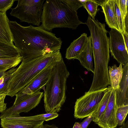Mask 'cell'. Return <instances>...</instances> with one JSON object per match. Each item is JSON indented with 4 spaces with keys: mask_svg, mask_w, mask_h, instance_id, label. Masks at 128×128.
<instances>
[{
    "mask_svg": "<svg viewBox=\"0 0 128 128\" xmlns=\"http://www.w3.org/2000/svg\"><path fill=\"white\" fill-rule=\"evenodd\" d=\"M123 73L119 88L116 90L117 106L128 105V63L123 66Z\"/></svg>",
    "mask_w": 128,
    "mask_h": 128,
    "instance_id": "12",
    "label": "cell"
},
{
    "mask_svg": "<svg viewBox=\"0 0 128 128\" xmlns=\"http://www.w3.org/2000/svg\"><path fill=\"white\" fill-rule=\"evenodd\" d=\"M44 0H18L16 6L12 9L10 15L25 22L38 26L41 17Z\"/></svg>",
    "mask_w": 128,
    "mask_h": 128,
    "instance_id": "5",
    "label": "cell"
},
{
    "mask_svg": "<svg viewBox=\"0 0 128 128\" xmlns=\"http://www.w3.org/2000/svg\"><path fill=\"white\" fill-rule=\"evenodd\" d=\"M63 3L76 12L80 8L83 6L85 0H61Z\"/></svg>",
    "mask_w": 128,
    "mask_h": 128,
    "instance_id": "26",
    "label": "cell"
},
{
    "mask_svg": "<svg viewBox=\"0 0 128 128\" xmlns=\"http://www.w3.org/2000/svg\"><path fill=\"white\" fill-rule=\"evenodd\" d=\"M16 0H0V12L6 13L11 8Z\"/></svg>",
    "mask_w": 128,
    "mask_h": 128,
    "instance_id": "27",
    "label": "cell"
},
{
    "mask_svg": "<svg viewBox=\"0 0 128 128\" xmlns=\"http://www.w3.org/2000/svg\"><path fill=\"white\" fill-rule=\"evenodd\" d=\"M77 14L61 0H46L43 4L41 26L48 31L58 28L76 30L85 24L79 19Z\"/></svg>",
    "mask_w": 128,
    "mask_h": 128,
    "instance_id": "4",
    "label": "cell"
},
{
    "mask_svg": "<svg viewBox=\"0 0 128 128\" xmlns=\"http://www.w3.org/2000/svg\"><path fill=\"white\" fill-rule=\"evenodd\" d=\"M110 88L109 86L98 90L86 92L75 102L74 117L82 119L91 116L96 110L104 96Z\"/></svg>",
    "mask_w": 128,
    "mask_h": 128,
    "instance_id": "6",
    "label": "cell"
},
{
    "mask_svg": "<svg viewBox=\"0 0 128 128\" xmlns=\"http://www.w3.org/2000/svg\"><path fill=\"white\" fill-rule=\"evenodd\" d=\"M17 68H12L5 72L0 78V95L7 94L10 80Z\"/></svg>",
    "mask_w": 128,
    "mask_h": 128,
    "instance_id": "20",
    "label": "cell"
},
{
    "mask_svg": "<svg viewBox=\"0 0 128 128\" xmlns=\"http://www.w3.org/2000/svg\"><path fill=\"white\" fill-rule=\"evenodd\" d=\"M42 127H40V128H42Z\"/></svg>",
    "mask_w": 128,
    "mask_h": 128,
    "instance_id": "36",
    "label": "cell"
},
{
    "mask_svg": "<svg viewBox=\"0 0 128 128\" xmlns=\"http://www.w3.org/2000/svg\"><path fill=\"white\" fill-rule=\"evenodd\" d=\"M122 34L124 44L126 48L128 50V32H125Z\"/></svg>",
    "mask_w": 128,
    "mask_h": 128,
    "instance_id": "30",
    "label": "cell"
},
{
    "mask_svg": "<svg viewBox=\"0 0 128 128\" xmlns=\"http://www.w3.org/2000/svg\"></svg>",
    "mask_w": 128,
    "mask_h": 128,
    "instance_id": "37",
    "label": "cell"
},
{
    "mask_svg": "<svg viewBox=\"0 0 128 128\" xmlns=\"http://www.w3.org/2000/svg\"><path fill=\"white\" fill-rule=\"evenodd\" d=\"M46 66L41 71L30 83L16 95L13 106L18 104L26 96L41 89H43L50 74L52 67L56 62Z\"/></svg>",
    "mask_w": 128,
    "mask_h": 128,
    "instance_id": "7",
    "label": "cell"
},
{
    "mask_svg": "<svg viewBox=\"0 0 128 128\" xmlns=\"http://www.w3.org/2000/svg\"><path fill=\"white\" fill-rule=\"evenodd\" d=\"M109 33L110 52L114 58L120 64L124 66L128 63V52L122 34L112 28Z\"/></svg>",
    "mask_w": 128,
    "mask_h": 128,
    "instance_id": "8",
    "label": "cell"
},
{
    "mask_svg": "<svg viewBox=\"0 0 128 128\" xmlns=\"http://www.w3.org/2000/svg\"><path fill=\"white\" fill-rule=\"evenodd\" d=\"M114 0H104L100 4L109 27L120 32L116 16Z\"/></svg>",
    "mask_w": 128,
    "mask_h": 128,
    "instance_id": "14",
    "label": "cell"
},
{
    "mask_svg": "<svg viewBox=\"0 0 128 128\" xmlns=\"http://www.w3.org/2000/svg\"><path fill=\"white\" fill-rule=\"evenodd\" d=\"M10 69V68H9L0 67V78L5 72Z\"/></svg>",
    "mask_w": 128,
    "mask_h": 128,
    "instance_id": "31",
    "label": "cell"
},
{
    "mask_svg": "<svg viewBox=\"0 0 128 128\" xmlns=\"http://www.w3.org/2000/svg\"><path fill=\"white\" fill-rule=\"evenodd\" d=\"M92 120V118L91 116H88L82 122H79L80 128H87Z\"/></svg>",
    "mask_w": 128,
    "mask_h": 128,
    "instance_id": "29",
    "label": "cell"
},
{
    "mask_svg": "<svg viewBox=\"0 0 128 128\" xmlns=\"http://www.w3.org/2000/svg\"><path fill=\"white\" fill-rule=\"evenodd\" d=\"M9 24L14 45L22 57V62L52 53L61 48V38L43 28L41 25L24 26L12 21Z\"/></svg>",
    "mask_w": 128,
    "mask_h": 128,
    "instance_id": "1",
    "label": "cell"
},
{
    "mask_svg": "<svg viewBox=\"0 0 128 128\" xmlns=\"http://www.w3.org/2000/svg\"><path fill=\"white\" fill-rule=\"evenodd\" d=\"M88 39L87 34L84 33L74 40L66 49L65 58L68 60L75 59L84 47Z\"/></svg>",
    "mask_w": 128,
    "mask_h": 128,
    "instance_id": "15",
    "label": "cell"
},
{
    "mask_svg": "<svg viewBox=\"0 0 128 128\" xmlns=\"http://www.w3.org/2000/svg\"><path fill=\"white\" fill-rule=\"evenodd\" d=\"M115 128H118L116 127ZM118 128H128V121H127L123 125Z\"/></svg>",
    "mask_w": 128,
    "mask_h": 128,
    "instance_id": "34",
    "label": "cell"
},
{
    "mask_svg": "<svg viewBox=\"0 0 128 128\" xmlns=\"http://www.w3.org/2000/svg\"><path fill=\"white\" fill-rule=\"evenodd\" d=\"M112 90V88L111 87L104 96L96 110L91 115L92 118V121L96 123L98 121L105 110Z\"/></svg>",
    "mask_w": 128,
    "mask_h": 128,
    "instance_id": "19",
    "label": "cell"
},
{
    "mask_svg": "<svg viewBox=\"0 0 128 128\" xmlns=\"http://www.w3.org/2000/svg\"><path fill=\"white\" fill-rule=\"evenodd\" d=\"M6 96V94L0 95V113L2 112L7 108V104L4 102Z\"/></svg>",
    "mask_w": 128,
    "mask_h": 128,
    "instance_id": "28",
    "label": "cell"
},
{
    "mask_svg": "<svg viewBox=\"0 0 128 128\" xmlns=\"http://www.w3.org/2000/svg\"><path fill=\"white\" fill-rule=\"evenodd\" d=\"M114 8L116 19L118 26L120 32L122 33L125 32L124 23L120 11L114 0Z\"/></svg>",
    "mask_w": 128,
    "mask_h": 128,
    "instance_id": "25",
    "label": "cell"
},
{
    "mask_svg": "<svg viewBox=\"0 0 128 128\" xmlns=\"http://www.w3.org/2000/svg\"><path fill=\"white\" fill-rule=\"evenodd\" d=\"M42 128H60L56 126L54 124L49 125L47 124L43 125Z\"/></svg>",
    "mask_w": 128,
    "mask_h": 128,
    "instance_id": "33",
    "label": "cell"
},
{
    "mask_svg": "<svg viewBox=\"0 0 128 128\" xmlns=\"http://www.w3.org/2000/svg\"><path fill=\"white\" fill-rule=\"evenodd\" d=\"M108 70L110 87L116 90L118 89L122 77L123 66L120 64L118 67L115 64L112 66H108Z\"/></svg>",
    "mask_w": 128,
    "mask_h": 128,
    "instance_id": "17",
    "label": "cell"
},
{
    "mask_svg": "<svg viewBox=\"0 0 128 128\" xmlns=\"http://www.w3.org/2000/svg\"><path fill=\"white\" fill-rule=\"evenodd\" d=\"M118 106L116 102V90L112 89L105 110L98 121L96 124L102 128H115L117 126L116 112Z\"/></svg>",
    "mask_w": 128,
    "mask_h": 128,
    "instance_id": "10",
    "label": "cell"
},
{
    "mask_svg": "<svg viewBox=\"0 0 128 128\" xmlns=\"http://www.w3.org/2000/svg\"><path fill=\"white\" fill-rule=\"evenodd\" d=\"M120 11L124 24L125 20L128 14V0H114Z\"/></svg>",
    "mask_w": 128,
    "mask_h": 128,
    "instance_id": "24",
    "label": "cell"
},
{
    "mask_svg": "<svg viewBox=\"0 0 128 128\" xmlns=\"http://www.w3.org/2000/svg\"><path fill=\"white\" fill-rule=\"evenodd\" d=\"M10 22L6 13L0 12V41L13 44L12 36L9 25Z\"/></svg>",
    "mask_w": 128,
    "mask_h": 128,
    "instance_id": "16",
    "label": "cell"
},
{
    "mask_svg": "<svg viewBox=\"0 0 128 128\" xmlns=\"http://www.w3.org/2000/svg\"><path fill=\"white\" fill-rule=\"evenodd\" d=\"M92 54L91 38L90 36L88 37L84 47L75 59L78 60L82 66L88 70L94 73Z\"/></svg>",
    "mask_w": 128,
    "mask_h": 128,
    "instance_id": "13",
    "label": "cell"
},
{
    "mask_svg": "<svg viewBox=\"0 0 128 128\" xmlns=\"http://www.w3.org/2000/svg\"><path fill=\"white\" fill-rule=\"evenodd\" d=\"M21 56L13 44L0 41V58H11Z\"/></svg>",
    "mask_w": 128,
    "mask_h": 128,
    "instance_id": "18",
    "label": "cell"
},
{
    "mask_svg": "<svg viewBox=\"0 0 128 128\" xmlns=\"http://www.w3.org/2000/svg\"><path fill=\"white\" fill-rule=\"evenodd\" d=\"M70 74L62 56L54 65L43 90L44 107L46 113H57L66 99V85Z\"/></svg>",
    "mask_w": 128,
    "mask_h": 128,
    "instance_id": "2",
    "label": "cell"
},
{
    "mask_svg": "<svg viewBox=\"0 0 128 128\" xmlns=\"http://www.w3.org/2000/svg\"><path fill=\"white\" fill-rule=\"evenodd\" d=\"M0 119L2 128H38L44 125V122H28L25 116H20V114H13Z\"/></svg>",
    "mask_w": 128,
    "mask_h": 128,
    "instance_id": "11",
    "label": "cell"
},
{
    "mask_svg": "<svg viewBox=\"0 0 128 128\" xmlns=\"http://www.w3.org/2000/svg\"><path fill=\"white\" fill-rule=\"evenodd\" d=\"M128 14L126 17L124 21L125 30V32H128Z\"/></svg>",
    "mask_w": 128,
    "mask_h": 128,
    "instance_id": "32",
    "label": "cell"
},
{
    "mask_svg": "<svg viewBox=\"0 0 128 128\" xmlns=\"http://www.w3.org/2000/svg\"><path fill=\"white\" fill-rule=\"evenodd\" d=\"M73 128H80L79 122H76Z\"/></svg>",
    "mask_w": 128,
    "mask_h": 128,
    "instance_id": "35",
    "label": "cell"
},
{
    "mask_svg": "<svg viewBox=\"0 0 128 128\" xmlns=\"http://www.w3.org/2000/svg\"><path fill=\"white\" fill-rule=\"evenodd\" d=\"M39 90L28 96L18 104L6 108L0 115L1 119L13 114L27 112L38 106L44 96L43 92Z\"/></svg>",
    "mask_w": 128,
    "mask_h": 128,
    "instance_id": "9",
    "label": "cell"
},
{
    "mask_svg": "<svg viewBox=\"0 0 128 128\" xmlns=\"http://www.w3.org/2000/svg\"><path fill=\"white\" fill-rule=\"evenodd\" d=\"M21 56L11 58H0V67L9 68L15 67L22 62Z\"/></svg>",
    "mask_w": 128,
    "mask_h": 128,
    "instance_id": "23",
    "label": "cell"
},
{
    "mask_svg": "<svg viewBox=\"0 0 128 128\" xmlns=\"http://www.w3.org/2000/svg\"><path fill=\"white\" fill-rule=\"evenodd\" d=\"M128 113V105L118 106L116 112L117 126H122L125 123Z\"/></svg>",
    "mask_w": 128,
    "mask_h": 128,
    "instance_id": "22",
    "label": "cell"
},
{
    "mask_svg": "<svg viewBox=\"0 0 128 128\" xmlns=\"http://www.w3.org/2000/svg\"><path fill=\"white\" fill-rule=\"evenodd\" d=\"M62 56L60 50L22 62L10 80L6 96L13 97L27 86L46 66L56 62Z\"/></svg>",
    "mask_w": 128,
    "mask_h": 128,
    "instance_id": "3",
    "label": "cell"
},
{
    "mask_svg": "<svg viewBox=\"0 0 128 128\" xmlns=\"http://www.w3.org/2000/svg\"><path fill=\"white\" fill-rule=\"evenodd\" d=\"M103 0H86L83 6L93 19H95V16L98 11V8L100 6Z\"/></svg>",
    "mask_w": 128,
    "mask_h": 128,
    "instance_id": "21",
    "label": "cell"
}]
</instances>
